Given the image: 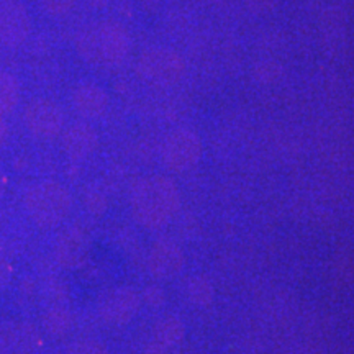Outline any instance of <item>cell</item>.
<instances>
[{"instance_id":"obj_17","label":"cell","mask_w":354,"mask_h":354,"mask_svg":"<svg viewBox=\"0 0 354 354\" xmlns=\"http://www.w3.org/2000/svg\"><path fill=\"white\" fill-rule=\"evenodd\" d=\"M71 323H73V317L66 308L55 307L48 310L43 317V326L44 330L50 335L61 336L71 328Z\"/></svg>"},{"instance_id":"obj_23","label":"cell","mask_w":354,"mask_h":354,"mask_svg":"<svg viewBox=\"0 0 354 354\" xmlns=\"http://www.w3.org/2000/svg\"><path fill=\"white\" fill-rule=\"evenodd\" d=\"M13 276V268L6 256L0 254V289H3Z\"/></svg>"},{"instance_id":"obj_4","label":"cell","mask_w":354,"mask_h":354,"mask_svg":"<svg viewBox=\"0 0 354 354\" xmlns=\"http://www.w3.org/2000/svg\"><path fill=\"white\" fill-rule=\"evenodd\" d=\"M136 73L145 82L167 87L180 81L185 73V63L183 56L171 48L154 46L141 53Z\"/></svg>"},{"instance_id":"obj_25","label":"cell","mask_w":354,"mask_h":354,"mask_svg":"<svg viewBox=\"0 0 354 354\" xmlns=\"http://www.w3.org/2000/svg\"><path fill=\"white\" fill-rule=\"evenodd\" d=\"M145 354H169V349L165 348V346H162V344H159V343H156L153 339V343L149 344Z\"/></svg>"},{"instance_id":"obj_27","label":"cell","mask_w":354,"mask_h":354,"mask_svg":"<svg viewBox=\"0 0 354 354\" xmlns=\"http://www.w3.org/2000/svg\"><path fill=\"white\" fill-rule=\"evenodd\" d=\"M207 2H212V3H218V2H223V0H207Z\"/></svg>"},{"instance_id":"obj_26","label":"cell","mask_w":354,"mask_h":354,"mask_svg":"<svg viewBox=\"0 0 354 354\" xmlns=\"http://www.w3.org/2000/svg\"><path fill=\"white\" fill-rule=\"evenodd\" d=\"M6 189H7V176L6 172L0 169V198H2L3 194H6Z\"/></svg>"},{"instance_id":"obj_12","label":"cell","mask_w":354,"mask_h":354,"mask_svg":"<svg viewBox=\"0 0 354 354\" xmlns=\"http://www.w3.org/2000/svg\"><path fill=\"white\" fill-rule=\"evenodd\" d=\"M99 135L87 123H74L63 135V149L74 161H82L95 151Z\"/></svg>"},{"instance_id":"obj_13","label":"cell","mask_w":354,"mask_h":354,"mask_svg":"<svg viewBox=\"0 0 354 354\" xmlns=\"http://www.w3.org/2000/svg\"><path fill=\"white\" fill-rule=\"evenodd\" d=\"M73 104L79 115L86 118L100 117L109 105V95L100 86L92 82H82L74 88Z\"/></svg>"},{"instance_id":"obj_8","label":"cell","mask_w":354,"mask_h":354,"mask_svg":"<svg viewBox=\"0 0 354 354\" xmlns=\"http://www.w3.org/2000/svg\"><path fill=\"white\" fill-rule=\"evenodd\" d=\"M25 123L38 138H55L63 130L64 115L59 105L48 99H37L25 110Z\"/></svg>"},{"instance_id":"obj_2","label":"cell","mask_w":354,"mask_h":354,"mask_svg":"<svg viewBox=\"0 0 354 354\" xmlns=\"http://www.w3.org/2000/svg\"><path fill=\"white\" fill-rule=\"evenodd\" d=\"M82 59L95 68H115L130 51L127 30L115 21H97L82 30L77 38Z\"/></svg>"},{"instance_id":"obj_16","label":"cell","mask_w":354,"mask_h":354,"mask_svg":"<svg viewBox=\"0 0 354 354\" xmlns=\"http://www.w3.org/2000/svg\"><path fill=\"white\" fill-rule=\"evenodd\" d=\"M20 86L15 76L0 73V115H6L19 104Z\"/></svg>"},{"instance_id":"obj_14","label":"cell","mask_w":354,"mask_h":354,"mask_svg":"<svg viewBox=\"0 0 354 354\" xmlns=\"http://www.w3.org/2000/svg\"><path fill=\"white\" fill-rule=\"evenodd\" d=\"M185 336V325L179 317H167L158 325L156 333H154V342L162 344L167 349H172Z\"/></svg>"},{"instance_id":"obj_22","label":"cell","mask_w":354,"mask_h":354,"mask_svg":"<svg viewBox=\"0 0 354 354\" xmlns=\"http://www.w3.org/2000/svg\"><path fill=\"white\" fill-rule=\"evenodd\" d=\"M166 300V295L162 289H159V287L153 286V287H148V289L145 290V302L149 305V307H161L162 304H165Z\"/></svg>"},{"instance_id":"obj_15","label":"cell","mask_w":354,"mask_h":354,"mask_svg":"<svg viewBox=\"0 0 354 354\" xmlns=\"http://www.w3.org/2000/svg\"><path fill=\"white\" fill-rule=\"evenodd\" d=\"M187 294L190 302L197 307H209L214 302L215 290L212 282L203 276H194L190 277L189 286H187Z\"/></svg>"},{"instance_id":"obj_19","label":"cell","mask_w":354,"mask_h":354,"mask_svg":"<svg viewBox=\"0 0 354 354\" xmlns=\"http://www.w3.org/2000/svg\"><path fill=\"white\" fill-rule=\"evenodd\" d=\"M66 354H110L102 344L94 342H79L68 348Z\"/></svg>"},{"instance_id":"obj_6","label":"cell","mask_w":354,"mask_h":354,"mask_svg":"<svg viewBox=\"0 0 354 354\" xmlns=\"http://www.w3.org/2000/svg\"><path fill=\"white\" fill-rule=\"evenodd\" d=\"M141 297L133 287H115L102 295L100 315L110 325H127L136 317Z\"/></svg>"},{"instance_id":"obj_1","label":"cell","mask_w":354,"mask_h":354,"mask_svg":"<svg viewBox=\"0 0 354 354\" xmlns=\"http://www.w3.org/2000/svg\"><path fill=\"white\" fill-rule=\"evenodd\" d=\"M180 207L176 183L166 176L141 179L131 192V210L138 223L146 228H161L174 218Z\"/></svg>"},{"instance_id":"obj_20","label":"cell","mask_w":354,"mask_h":354,"mask_svg":"<svg viewBox=\"0 0 354 354\" xmlns=\"http://www.w3.org/2000/svg\"><path fill=\"white\" fill-rule=\"evenodd\" d=\"M43 7L46 8L51 15H64L74 7L76 0H41Z\"/></svg>"},{"instance_id":"obj_3","label":"cell","mask_w":354,"mask_h":354,"mask_svg":"<svg viewBox=\"0 0 354 354\" xmlns=\"http://www.w3.org/2000/svg\"><path fill=\"white\" fill-rule=\"evenodd\" d=\"M25 207L30 218L39 228L50 230L68 218L73 209V197L63 184L56 180H41L26 192Z\"/></svg>"},{"instance_id":"obj_24","label":"cell","mask_w":354,"mask_h":354,"mask_svg":"<svg viewBox=\"0 0 354 354\" xmlns=\"http://www.w3.org/2000/svg\"><path fill=\"white\" fill-rule=\"evenodd\" d=\"M105 207H107V202H105V198L99 196V194L88 196V210H91L92 214H102V212L105 210Z\"/></svg>"},{"instance_id":"obj_18","label":"cell","mask_w":354,"mask_h":354,"mask_svg":"<svg viewBox=\"0 0 354 354\" xmlns=\"http://www.w3.org/2000/svg\"><path fill=\"white\" fill-rule=\"evenodd\" d=\"M281 66L274 61H266V63H259L256 64L254 68V77L256 81L263 82V84H271L274 81H277L281 77Z\"/></svg>"},{"instance_id":"obj_21","label":"cell","mask_w":354,"mask_h":354,"mask_svg":"<svg viewBox=\"0 0 354 354\" xmlns=\"http://www.w3.org/2000/svg\"><path fill=\"white\" fill-rule=\"evenodd\" d=\"M248 10L253 13H269L277 7L279 0H245Z\"/></svg>"},{"instance_id":"obj_11","label":"cell","mask_w":354,"mask_h":354,"mask_svg":"<svg viewBox=\"0 0 354 354\" xmlns=\"http://www.w3.org/2000/svg\"><path fill=\"white\" fill-rule=\"evenodd\" d=\"M149 271L161 281H171L184 269V254L180 248L169 240H161L153 246L148 259Z\"/></svg>"},{"instance_id":"obj_10","label":"cell","mask_w":354,"mask_h":354,"mask_svg":"<svg viewBox=\"0 0 354 354\" xmlns=\"http://www.w3.org/2000/svg\"><path fill=\"white\" fill-rule=\"evenodd\" d=\"M91 254V238L81 228H69L61 234L56 243V259L61 268L74 269L82 268Z\"/></svg>"},{"instance_id":"obj_9","label":"cell","mask_w":354,"mask_h":354,"mask_svg":"<svg viewBox=\"0 0 354 354\" xmlns=\"http://www.w3.org/2000/svg\"><path fill=\"white\" fill-rule=\"evenodd\" d=\"M32 20L20 2L6 0L0 3V43L6 46H19L30 37Z\"/></svg>"},{"instance_id":"obj_7","label":"cell","mask_w":354,"mask_h":354,"mask_svg":"<svg viewBox=\"0 0 354 354\" xmlns=\"http://www.w3.org/2000/svg\"><path fill=\"white\" fill-rule=\"evenodd\" d=\"M41 344V335L32 323H0V354H38Z\"/></svg>"},{"instance_id":"obj_5","label":"cell","mask_w":354,"mask_h":354,"mask_svg":"<svg viewBox=\"0 0 354 354\" xmlns=\"http://www.w3.org/2000/svg\"><path fill=\"white\" fill-rule=\"evenodd\" d=\"M203 154V146L197 133L187 128L172 131L162 146V159L171 171L185 172L196 167Z\"/></svg>"}]
</instances>
